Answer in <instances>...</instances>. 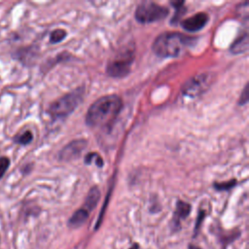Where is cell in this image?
<instances>
[{
    "label": "cell",
    "mask_w": 249,
    "mask_h": 249,
    "mask_svg": "<svg viewBox=\"0 0 249 249\" xmlns=\"http://www.w3.org/2000/svg\"><path fill=\"white\" fill-rule=\"evenodd\" d=\"M123 108V100L117 94L104 95L93 102L86 115V123L91 127H108Z\"/></svg>",
    "instance_id": "obj_1"
},
{
    "label": "cell",
    "mask_w": 249,
    "mask_h": 249,
    "mask_svg": "<svg viewBox=\"0 0 249 249\" xmlns=\"http://www.w3.org/2000/svg\"><path fill=\"white\" fill-rule=\"evenodd\" d=\"M195 39L179 32H163L155 39L152 50L160 57H177L194 46Z\"/></svg>",
    "instance_id": "obj_2"
},
{
    "label": "cell",
    "mask_w": 249,
    "mask_h": 249,
    "mask_svg": "<svg viewBox=\"0 0 249 249\" xmlns=\"http://www.w3.org/2000/svg\"><path fill=\"white\" fill-rule=\"evenodd\" d=\"M84 89H76L53 102L49 107V114L53 118H64L71 114L83 100Z\"/></svg>",
    "instance_id": "obj_3"
},
{
    "label": "cell",
    "mask_w": 249,
    "mask_h": 249,
    "mask_svg": "<svg viewBox=\"0 0 249 249\" xmlns=\"http://www.w3.org/2000/svg\"><path fill=\"white\" fill-rule=\"evenodd\" d=\"M169 11L166 7L155 2H142L135 11V18L140 23H151L166 18Z\"/></svg>",
    "instance_id": "obj_4"
},
{
    "label": "cell",
    "mask_w": 249,
    "mask_h": 249,
    "mask_svg": "<svg viewBox=\"0 0 249 249\" xmlns=\"http://www.w3.org/2000/svg\"><path fill=\"white\" fill-rule=\"evenodd\" d=\"M132 62L133 53L130 51H125L108 61L106 72L110 77L123 78L130 72Z\"/></svg>",
    "instance_id": "obj_5"
},
{
    "label": "cell",
    "mask_w": 249,
    "mask_h": 249,
    "mask_svg": "<svg viewBox=\"0 0 249 249\" xmlns=\"http://www.w3.org/2000/svg\"><path fill=\"white\" fill-rule=\"evenodd\" d=\"M211 77L208 74H200L190 79L182 88V92L186 96L194 97L203 92L210 86Z\"/></svg>",
    "instance_id": "obj_6"
},
{
    "label": "cell",
    "mask_w": 249,
    "mask_h": 249,
    "mask_svg": "<svg viewBox=\"0 0 249 249\" xmlns=\"http://www.w3.org/2000/svg\"><path fill=\"white\" fill-rule=\"evenodd\" d=\"M86 145L87 142L85 140H74L70 142L59 152V160L68 161L78 158L85 149Z\"/></svg>",
    "instance_id": "obj_7"
},
{
    "label": "cell",
    "mask_w": 249,
    "mask_h": 249,
    "mask_svg": "<svg viewBox=\"0 0 249 249\" xmlns=\"http://www.w3.org/2000/svg\"><path fill=\"white\" fill-rule=\"evenodd\" d=\"M208 16L205 13H197L193 17L185 18L181 21L183 29L189 32H194L201 29L208 21Z\"/></svg>",
    "instance_id": "obj_8"
},
{
    "label": "cell",
    "mask_w": 249,
    "mask_h": 249,
    "mask_svg": "<svg viewBox=\"0 0 249 249\" xmlns=\"http://www.w3.org/2000/svg\"><path fill=\"white\" fill-rule=\"evenodd\" d=\"M191 212V205L183 200H178L176 203V209L172 219V226L175 230L180 229V223L187 218Z\"/></svg>",
    "instance_id": "obj_9"
},
{
    "label": "cell",
    "mask_w": 249,
    "mask_h": 249,
    "mask_svg": "<svg viewBox=\"0 0 249 249\" xmlns=\"http://www.w3.org/2000/svg\"><path fill=\"white\" fill-rule=\"evenodd\" d=\"M89 215V212L85 209L84 207H81L80 209L76 210L72 216L68 220V227L71 229H77L80 228L85 224V222L88 220Z\"/></svg>",
    "instance_id": "obj_10"
},
{
    "label": "cell",
    "mask_w": 249,
    "mask_h": 249,
    "mask_svg": "<svg viewBox=\"0 0 249 249\" xmlns=\"http://www.w3.org/2000/svg\"><path fill=\"white\" fill-rule=\"evenodd\" d=\"M99 197H100V192L98 190L97 187H92L87 197H86V200H85V203L82 207H84L85 209H87L89 212H90L97 204L98 200H99Z\"/></svg>",
    "instance_id": "obj_11"
},
{
    "label": "cell",
    "mask_w": 249,
    "mask_h": 249,
    "mask_svg": "<svg viewBox=\"0 0 249 249\" xmlns=\"http://www.w3.org/2000/svg\"><path fill=\"white\" fill-rule=\"evenodd\" d=\"M248 48V34L244 32L241 36H239L231 46V52L234 54L242 53L247 51Z\"/></svg>",
    "instance_id": "obj_12"
},
{
    "label": "cell",
    "mask_w": 249,
    "mask_h": 249,
    "mask_svg": "<svg viewBox=\"0 0 249 249\" xmlns=\"http://www.w3.org/2000/svg\"><path fill=\"white\" fill-rule=\"evenodd\" d=\"M66 36V32L63 29H55L50 35L51 43H58L62 41Z\"/></svg>",
    "instance_id": "obj_13"
},
{
    "label": "cell",
    "mask_w": 249,
    "mask_h": 249,
    "mask_svg": "<svg viewBox=\"0 0 249 249\" xmlns=\"http://www.w3.org/2000/svg\"><path fill=\"white\" fill-rule=\"evenodd\" d=\"M32 138H33L32 133H31L29 130H27V131H24L23 133H21L20 135L17 136V137L15 138V141H16L17 143L20 144V145H26V144H28V143L31 142Z\"/></svg>",
    "instance_id": "obj_14"
},
{
    "label": "cell",
    "mask_w": 249,
    "mask_h": 249,
    "mask_svg": "<svg viewBox=\"0 0 249 249\" xmlns=\"http://www.w3.org/2000/svg\"><path fill=\"white\" fill-rule=\"evenodd\" d=\"M91 160H93V161L97 164V166H99V167H101V166L103 165L102 159H100L99 155L96 154V153H89V154H88L87 158L85 159V161H86L87 163H90Z\"/></svg>",
    "instance_id": "obj_15"
},
{
    "label": "cell",
    "mask_w": 249,
    "mask_h": 249,
    "mask_svg": "<svg viewBox=\"0 0 249 249\" xmlns=\"http://www.w3.org/2000/svg\"><path fill=\"white\" fill-rule=\"evenodd\" d=\"M10 165V160L6 157H0V179L4 176Z\"/></svg>",
    "instance_id": "obj_16"
},
{
    "label": "cell",
    "mask_w": 249,
    "mask_h": 249,
    "mask_svg": "<svg viewBox=\"0 0 249 249\" xmlns=\"http://www.w3.org/2000/svg\"><path fill=\"white\" fill-rule=\"evenodd\" d=\"M235 185V180H231L228 182H223V183H215L214 186L217 190L219 191H225L232 188Z\"/></svg>",
    "instance_id": "obj_17"
},
{
    "label": "cell",
    "mask_w": 249,
    "mask_h": 249,
    "mask_svg": "<svg viewBox=\"0 0 249 249\" xmlns=\"http://www.w3.org/2000/svg\"><path fill=\"white\" fill-rule=\"evenodd\" d=\"M204 216H205V212H204L203 210H202V211H200V212L198 213V215H197V219H196V227H195V235H196L197 231H199V227H200L201 222L203 221Z\"/></svg>",
    "instance_id": "obj_18"
},
{
    "label": "cell",
    "mask_w": 249,
    "mask_h": 249,
    "mask_svg": "<svg viewBox=\"0 0 249 249\" xmlns=\"http://www.w3.org/2000/svg\"><path fill=\"white\" fill-rule=\"evenodd\" d=\"M248 100V93H247V87L244 88V90H243V93L241 94V97L239 99V104H245Z\"/></svg>",
    "instance_id": "obj_19"
},
{
    "label": "cell",
    "mask_w": 249,
    "mask_h": 249,
    "mask_svg": "<svg viewBox=\"0 0 249 249\" xmlns=\"http://www.w3.org/2000/svg\"><path fill=\"white\" fill-rule=\"evenodd\" d=\"M189 249H201V248H199V247H198V246H196V245L190 244V245H189Z\"/></svg>",
    "instance_id": "obj_20"
},
{
    "label": "cell",
    "mask_w": 249,
    "mask_h": 249,
    "mask_svg": "<svg viewBox=\"0 0 249 249\" xmlns=\"http://www.w3.org/2000/svg\"><path fill=\"white\" fill-rule=\"evenodd\" d=\"M129 249H139V245L137 243H134Z\"/></svg>",
    "instance_id": "obj_21"
}]
</instances>
